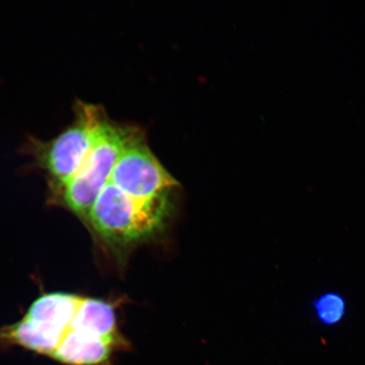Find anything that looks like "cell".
Returning <instances> with one entry per match:
<instances>
[{
  "instance_id": "obj_1",
  "label": "cell",
  "mask_w": 365,
  "mask_h": 365,
  "mask_svg": "<svg viewBox=\"0 0 365 365\" xmlns=\"http://www.w3.org/2000/svg\"><path fill=\"white\" fill-rule=\"evenodd\" d=\"M171 211L168 197L140 202L109 182L91 207L88 221L108 244L129 246L161 231Z\"/></svg>"
},
{
  "instance_id": "obj_8",
  "label": "cell",
  "mask_w": 365,
  "mask_h": 365,
  "mask_svg": "<svg viewBox=\"0 0 365 365\" xmlns=\"http://www.w3.org/2000/svg\"><path fill=\"white\" fill-rule=\"evenodd\" d=\"M81 300V297L70 294L44 295L31 305L25 318L68 331Z\"/></svg>"
},
{
  "instance_id": "obj_7",
  "label": "cell",
  "mask_w": 365,
  "mask_h": 365,
  "mask_svg": "<svg viewBox=\"0 0 365 365\" xmlns=\"http://www.w3.org/2000/svg\"><path fill=\"white\" fill-rule=\"evenodd\" d=\"M70 329L112 341L122 348L128 346L118 334L113 307L102 300L82 298Z\"/></svg>"
},
{
  "instance_id": "obj_2",
  "label": "cell",
  "mask_w": 365,
  "mask_h": 365,
  "mask_svg": "<svg viewBox=\"0 0 365 365\" xmlns=\"http://www.w3.org/2000/svg\"><path fill=\"white\" fill-rule=\"evenodd\" d=\"M136 133L135 129L104 121L80 170L63 186V200L76 215L89 218L98 195L110 182L118 159Z\"/></svg>"
},
{
  "instance_id": "obj_5",
  "label": "cell",
  "mask_w": 365,
  "mask_h": 365,
  "mask_svg": "<svg viewBox=\"0 0 365 365\" xmlns=\"http://www.w3.org/2000/svg\"><path fill=\"white\" fill-rule=\"evenodd\" d=\"M112 341L70 329L52 358L67 365H111Z\"/></svg>"
},
{
  "instance_id": "obj_4",
  "label": "cell",
  "mask_w": 365,
  "mask_h": 365,
  "mask_svg": "<svg viewBox=\"0 0 365 365\" xmlns=\"http://www.w3.org/2000/svg\"><path fill=\"white\" fill-rule=\"evenodd\" d=\"M105 120L101 109L81 104L74 124L48 145L44 165L63 186L80 170Z\"/></svg>"
},
{
  "instance_id": "obj_9",
  "label": "cell",
  "mask_w": 365,
  "mask_h": 365,
  "mask_svg": "<svg viewBox=\"0 0 365 365\" xmlns=\"http://www.w3.org/2000/svg\"><path fill=\"white\" fill-rule=\"evenodd\" d=\"M314 309L319 322L326 326H335L344 318L346 304L344 297L330 292L314 301Z\"/></svg>"
},
{
  "instance_id": "obj_6",
  "label": "cell",
  "mask_w": 365,
  "mask_h": 365,
  "mask_svg": "<svg viewBox=\"0 0 365 365\" xmlns=\"http://www.w3.org/2000/svg\"><path fill=\"white\" fill-rule=\"evenodd\" d=\"M67 332L61 328L24 318L14 325L2 328L0 341L52 357Z\"/></svg>"
},
{
  "instance_id": "obj_3",
  "label": "cell",
  "mask_w": 365,
  "mask_h": 365,
  "mask_svg": "<svg viewBox=\"0 0 365 365\" xmlns=\"http://www.w3.org/2000/svg\"><path fill=\"white\" fill-rule=\"evenodd\" d=\"M110 182L130 197L143 202L168 197V190L179 185L138 133L118 159Z\"/></svg>"
}]
</instances>
